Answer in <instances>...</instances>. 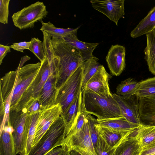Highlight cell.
I'll return each mask as SVG.
<instances>
[{"mask_svg":"<svg viewBox=\"0 0 155 155\" xmlns=\"http://www.w3.org/2000/svg\"><path fill=\"white\" fill-rule=\"evenodd\" d=\"M10 46L4 45L0 44V64L1 65L3 60L7 54L11 51Z\"/></svg>","mask_w":155,"mask_h":155,"instance_id":"obj_36","label":"cell"},{"mask_svg":"<svg viewBox=\"0 0 155 155\" xmlns=\"http://www.w3.org/2000/svg\"><path fill=\"white\" fill-rule=\"evenodd\" d=\"M70 155H82L81 153L77 151L72 150L70 151Z\"/></svg>","mask_w":155,"mask_h":155,"instance_id":"obj_38","label":"cell"},{"mask_svg":"<svg viewBox=\"0 0 155 155\" xmlns=\"http://www.w3.org/2000/svg\"><path fill=\"white\" fill-rule=\"evenodd\" d=\"M110 77L104 66L101 65L97 72L87 82L84 90L106 97H112L113 95L109 85Z\"/></svg>","mask_w":155,"mask_h":155,"instance_id":"obj_12","label":"cell"},{"mask_svg":"<svg viewBox=\"0 0 155 155\" xmlns=\"http://www.w3.org/2000/svg\"><path fill=\"white\" fill-rule=\"evenodd\" d=\"M97 122L99 126L122 132L136 129L140 125L128 121L124 117Z\"/></svg>","mask_w":155,"mask_h":155,"instance_id":"obj_20","label":"cell"},{"mask_svg":"<svg viewBox=\"0 0 155 155\" xmlns=\"http://www.w3.org/2000/svg\"><path fill=\"white\" fill-rule=\"evenodd\" d=\"M30 41L29 50L35 55L40 62H42L45 58L43 42L35 38H32Z\"/></svg>","mask_w":155,"mask_h":155,"instance_id":"obj_29","label":"cell"},{"mask_svg":"<svg viewBox=\"0 0 155 155\" xmlns=\"http://www.w3.org/2000/svg\"><path fill=\"white\" fill-rule=\"evenodd\" d=\"M24 108L26 109L28 115L41 111L42 110V107L40 96L30 100Z\"/></svg>","mask_w":155,"mask_h":155,"instance_id":"obj_31","label":"cell"},{"mask_svg":"<svg viewBox=\"0 0 155 155\" xmlns=\"http://www.w3.org/2000/svg\"><path fill=\"white\" fill-rule=\"evenodd\" d=\"M137 132L142 147L155 140V125L141 124Z\"/></svg>","mask_w":155,"mask_h":155,"instance_id":"obj_28","label":"cell"},{"mask_svg":"<svg viewBox=\"0 0 155 155\" xmlns=\"http://www.w3.org/2000/svg\"><path fill=\"white\" fill-rule=\"evenodd\" d=\"M95 127L99 134L108 145L112 148L116 146L122 138L130 131L122 132L114 130L99 126L97 123L95 124Z\"/></svg>","mask_w":155,"mask_h":155,"instance_id":"obj_22","label":"cell"},{"mask_svg":"<svg viewBox=\"0 0 155 155\" xmlns=\"http://www.w3.org/2000/svg\"><path fill=\"white\" fill-rule=\"evenodd\" d=\"M82 64L58 88L57 104L59 103L61 105L62 113L66 110L82 90L83 71Z\"/></svg>","mask_w":155,"mask_h":155,"instance_id":"obj_5","label":"cell"},{"mask_svg":"<svg viewBox=\"0 0 155 155\" xmlns=\"http://www.w3.org/2000/svg\"><path fill=\"white\" fill-rule=\"evenodd\" d=\"M82 90L61 115L64 121L66 128L71 127L81 110L82 105Z\"/></svg>","mask_w":155,"mask_h":155,"instance_id":"obj_19","label":"cell"},{"mask_svg":"<svg viewBox=\"0 0 155 155\" xmlns=\"http://www.w3.org/2000/svg\"><path fill=\"white\" fill-rule=\"evenodd\" d=\"M42 26L40 30L47 33L51 38H63L71 34H77L80 26L75 28H57L50 21L47 23L41 21Z\"/></svg>","mask_w":155,"mask_h":155,"instance_id":"obj_23","label":"cell"},{"mask_svg":"<svg viewBox=\"0 0 155 155\" xmlns=\"http://www.w3.org/2000/svg\"><path fill=\"white\" fill-rule=\"evenodd\" d=\"M139 86L135 95L138 99L155 95V77L139 82Z\"/></svg>","mask_w":155,"mask_h":155,"instance_id":"obj_27","label":"cell"},{"mask_svg":"<svg viewBox=\"0 0 155 155\" xmlns=\"http://www.w3.org/2000/svg\"><path fill=\"white\" fill-rule=\"evenodd\" d=\"M113 96L120 107L123 116L128 121L140 125L138 107V99L135 95L127 98L113 94Z\"/></svg>","mask_w":155,"mask_h":155,"instance_id":"obj_13","label":"cell"},{"mask_svg":"<svg viewBox=\"0 0 155 155\" xmlns=\"http://www.w3.org/2000/svg\"><path fill=\"white\" fill-rule=\"evenodd\" d=\"M58 93L56 75L55 73H52L45 83L41 92L42 109L57 104Z\"/></svg>","mask_w":155,"mask_h":155,"instance_id":"obj_15","label":"cell"},{"mask_svg":"<svg viewBox=\"0 0 155 155\" xmlns=\"http://www.w3.org/2000/svg\"><path fill=\"white\" fill-rule=\"evenodd\" d=\"M155 154V140L142 147L139 155Z\"/></svg>","mask_w":155,"mask_h":155,"instance_id":"obj_34","label":"cell"},{"mask_svg":"<svg viewBox=\"0 0 155 155\" xmlns=\"http://www.w3.org/2000/svg\"><path fill=\"white\" fill-rule=\"evenodd\" d=\"M62 113L61 107L59 103L44 108L40 111L32 147L37 143Z\"/></svg>","mask_w":155,"mask_h":155,"instance_id":"obj_9","label":"cell"},{"mask_svg":"<svg viewBox=\"0 0 155 155\" xmlns=\"http://www.w3.org/2000/svg\"><path fill=\"white\" fill-rule=\"evenodd\" d=\"M137 129L129 131L113 148L110 155H139L142 147Z\"/></svg>","mask_w":155,"mask_h":155,"instance_id":"obj_11","label":"cell"},{"mask_svg":"<svg viewBox=\"0 0 155 155\" xmlns=\"http://www.w3.org/2000/svg\"><path fill=\"white\" fill-rule=\"evenodd\" d=\"M11 125L5 124L0 131V155H16Z\"/></svg>","mask_w":155,"mask_h":155,"instance_id":"obj_17","label":"cell"},{"mask_svg":"<svg viewBox=\"0 0 155 155\" xmlns=\"http://www.w3.org/2000/svg\"><path fill=\"white\" fill-rule=\"evenodd\" d=\"M113 148L110 147L99 134L97 142L94 148L96 155H110Z\"/></svg>","mask_w":155,"mask_h":155,"instance_id":"obj_30","label":"cell"},{"mask_svg":"<svg viewBox=\"0 0 155 155\" xmlns=\"http://www.w3.org/2000/svg\"><path fill=\"white\" fill-rule=\"evenodd\" d=\"M51 41L58 89L84 61L80 51L63 38H52Z\"/></svg>","mask_w":155,"mask_h":155,"instance_id":"obj_1","label":"cell"},{"mask_svg":"<svg viewBox=\"0 0 155 155\" xmlns=\"http://www.w3.org/2000/svg\"><path fill=\"white\" fill-rule=\"evenodd\" d=\"M41 62L22 66L20 62L15 71V87L12 100L10 111L14 110L24 94L35 81L40 70Z\"/></svg>","mask_w":155,"mask_h":155,"instance_id":"obj_3","label":"cell"},{"mask_svg":"<svg viewBox=\"0 0 155 155\" xmlns=\"http://www.w3.org/2000/svg\"><path fill=\"white\" fill-rule=\"evenodd\" d=\"M46 6L38 1L14 13L12 16L14 24L20 30L32 28L35 23L46 17Z\"/></svg>","mask_w":155,"mask_h":155,"instance_id":"obj_6","label":"cell"},{"mask_svg":"<svg viewBox=\"0 0 155 155\" xmlns=\"http://www.w3.org/2000/svg\"><path fill=\"white\" fill-rule=\"evenodd\" d=\"M65 150V148L63 147H58L50 150L45 155H63Z\"/></svg>","mask_w":155,"mask_h":155,"instance_id":"obj_37","label":"cell"},{"mask_svg":"<svg viewBox=\"0 0 155 155\" xmlns=\"http://www.w3.org/2000/svg\"><path fill=\"white\" fill-rule=\"evenodd\" d=\"M99 59L93 56L84 61L82 65L83 71V78L82 89L83 90L90 78L96 73L101 64L97 62Z\"/></svg>","mask_w":155,"mask_h":155,"instance_id":"obj_26","label":"cell"},{"mask_svg":"<svg viewBox=\"0 0 155 155\" xmlns=\"http://www.w3.org/2000/svg\"><path fill=\"white\" fill-rule=\"evenodd\" d=\"M153 155H155V154H153Z\"/></svg>","mask_w":155,"mask_h":155,"instance_id":"obj_39","label":"cell"},{"mask_svg":"<svg viewBox=\"0 0 155 155\" xmlns=\"http://www.w3.org/2000/svg\"><path fill=\"white\" fill-rule=\"evenodd\" d=\"M40 111L27 115L26 127L28 133L26 149V155L28 153L32 147V145L38 122Z\"/></svg>","mask_w":155,"mask_h":155,"instance_id":"obj_24","label":"cell"},{"mask_svg":"<svg viewBox=\"0 0 155 155\" xmlns=\"http://www.w3.org/2000/svg\"><path fill=\"white\" fill-rule=\"evenodd\" d=\"M155 29V6L131 31L130 36L135 38L146 35Z\"/></svg>","mask_w":155,"mask_h":155,"instance_id":"obj_18","label":"cell"},{"mask_svg":"<svg viewBox=\"0 0 155 155\" xmlns=\"http://www.w3.org/2000/svg\"><path fill=\"white\" fill-rule=\"evenodd\" d=\"M63 39L66 43L80 51L84 62L93 56V52L99 45L98 43H91L81 41L77 37V34L68 35Z\"/></svg>","mask_w":155,"mask_h":155,"instance_id":"obj_16","label":"cell"},{"mask_svg":"<svg viewBox=\"0 0 155 155\" xmlns=\"http://www.w3.org/2000/svg\"><path fill=\"white\" fill-rule=\"evenodd\" d=\"M139 82L129 78L121 81L116 88V94L129 98L135 95L139 86Z\"/></svg>","mask_w":155,"mask_h":155,"instance_id":"obj_25","label":"cell"},{"mask_svg":"<svg viewBox=\"0 0 155 155\" xmlns=\"http://www.w3.org/2000/svg\"><path fill=\"white\" fill-rule=\"evenodd\" d=\"M65 124L61 116L51 125L27 155H45L50 150L61 146Z\"/></svg>","mask_w":155,"mask_h":155,"instance_id":"obj_4","label":"cell"},{"mask_svg":"<svg viewBox=\"0 0 155 155\" xmlns=\"http://www.w3.org/2000/svg\"><path fill=\"white\" fill-rule=\"evenodd\" d=\"M30 41H23L18 43H14L10 46V48L18 51L24 52L23 50L29 49Z\"/></svg>","mask_w":155,"mask_h":155,"instance_id":"obj_35","label":"cell"},{"mask_svg":"<svg viewBox=\"0 0 155 155\" xmlns=\"http://www.w3.org/2000/svg\"><path fill=\"white\" fill-rule=\"evenodd\" d=\"M126 49L123 46L112 45L106 57L108 68L114 75L118 76L123 72L126 66Z\"/></svg>","mask_w":155,"mask_h":155,"instance_id":"obj_14","label":"cell"},{"mask_svg":"<svg viewBox=\"0 0 155 155\" xmlns=\"http://www.w3.org/2000/svg\"><path fill=\"white\" fill-rule=\"evenodd\" d=\"M82 95L84 110L96 116L97 121L124 117L113 96L106 97L86 90Z\"/></svg>","mask_w":155,"mask_h":155,"instance_id":"obj_2","label":"cell"},{"mask_svg":"<svg viewBox=\"0 0 155 155\" xmlns=\"http://www.w3.org/2000/svg\"><path fill=\"white\" fill-rule=\"evenodd\" d=\"M147 44L144 51L148 69L155 77V29L146 35Z\"/></svg>","mask_w":155,"mask_h":155,"instance_id":"obj_21","label":"cell"},{"mask_svg":"<svg viewBox=\"0 0 155 155\" xmlns=\"http://www.w3.org/2000/svg\"><path fill=\"white\" fill-rule=\"evenodd\" d=\"M10 0H0V22L8 24L9 15V5Z\"/></svg>","mask_w":155,"mask_h":155,"instance_id":"obj_33","label":"cell"},{"mask_svg":"<svg viewBox=\"0 0 155 155\" xmlns=\"http://www.w3.org/2000/svg\"><path fill=\"white\" fill-rule=\"evenodd\" d=\"M61 146L69 151H77L82 155H96L87 118L82 129L65 138Z\"/></svg>","mask_w":155,"mask_h":155,"instance_id":"obj_7","label":"cell"},{"mask_svg":"<svg viewBox=\"0 0 155 155\" xmlns=\"http://www.w3.org/2000/svg\"><path fill=\"white\" fill-rule=\"evenodd\" d=\"M124 0H92L90 1L94 9L102 13L117 25L119 20L125 15Z\"/></svg>","mask_w":155,"mask_h":155,"instance_id":"obj_10","label":"cell"},{"mask_svg":"<svg viewBox=\"0 0 155 155\" xmlns=\"http://www.w3.org/2000/svg\"><path fill=\"white\" fill-rule=\"evenodd\" d=\"M87 118L88 121L90 135L94 149L97 142L99 135L95 127V124L97 123V119L88 114L87 115Z\"/></svg>","mask_w":155,"mask_h":155,"instance_id":"obj_32","label":"cell"},{"mask_svg":"<svg viewBox=\"0 0 155 155\" xmlns=\"http://www.w3.org/2000/svg\"><path fill=\"white\" fill-rule=\"evenodd\" d=\"M10 112L9 122L13 130L12 135L16 154L26 155L28 135L26 127V110L23 108L19 112Z\"/></svg>","mask_w":155,"mask_h":155,"instance_id":"obj_8","label":"cell"}]
</instances>
